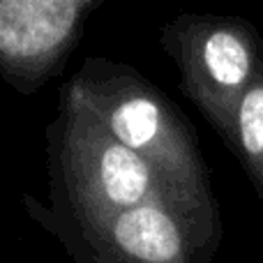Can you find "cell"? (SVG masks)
<instances>
[{
    "mask_svg": "<svg viewBox=\"0 0 263 263\" xmlns=\"http://www.w3.org/2000/svg\"><path fill=\"white\" fill-rule=\"evenodd\" d=\"M104 127L155 171L171 208L215 256L222 215L199 139L187 116L139 69L92 55L65 83Z\"/></svg>",
    "mask_w": 263,
    "mask_h": 263,
    "instance_id": "obj_1",
    "label": "cell"
},
{
    "mask_svg": "<svg viewBox=\"0 0 263 263\" xmlns=\"http://www.w3.org/2000/svg\"><path fill=\"white\" fill-rule=\"evenodd\" d=\"M46 141L51 213L26 196L35 219L88 222L150 201L168 203L153 168L65 88H60L58 118L46 129Z\"/></svg>",
    "mask_w": 263,
    "mask_h": 263,
    "instance_id": "obj_2",
    "label": "cell"
},
{
    "mask_svg": "<svg viewBox=\"0 0 263 263\" xmlns=\"http://www.w3.org/2000/svg\"><path fill=\"white\" fill-rule=\"evenodd\" d=\"M159 44L176 63L182 95L227 145L238 104L263 69L259 30L242 16L187 12L159 28Z\"/></svg>",
    "mask_w": 263,
    "mask_h": 263,
    "instance_id": "obj_3",
    "label": "cell"
},
{
    "mask_svg": "<svg viewBox=\"0 0 263 263\" xmlns=\"http://www.w3.org/2000/svg\"><path fill=\"white\" fill-rule=\"evenodd\" d=\"M40 224L60 238L77 263L213 261L192 227L166 201H150L88 222L42 219Z\"/></svg>",
    "mask_w": 263,
    "mask_h": 263,
    "instance_id": "obj_4",
    "label": "cell"
},
{
    "mask_svg": "<svg viewBox=\"0 0 263 263\" xmlns=\"http://www.w3.org/2000/svg\"><path fill=\"white\" fill-rule=\"evenodd\" d=\"M102 0H3L0 74L21 95H35L63 72L86 21Z\"/></svg>",
    "mask_w": 263,
    "mask_h": 263,
    "instance_id": "obj_5",
    "label": "cell"
},
{
    "mask_svg": "<svg viewBox=\"0 0 263 263\" xmlns=\"http://www.w3.org/2000/svg\"><path fill=\"white\" fill-rule=\"evenodd\" d=\"M227 148L263 199V69L238 104L233 134Z\"/></svg>",
    "mask_w": 263,
    "mask_h": 263,
    "instance_id": "obj_6",
    "label": "cell"
}]
</instances>
